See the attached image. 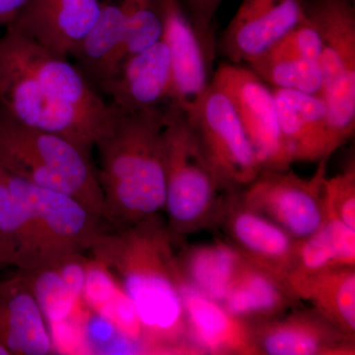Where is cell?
I'll list each match as a JSON object with an SVG mask.
<instances>
[{
    "instance_id": "e575fe53",
    "label": "cell",
    "mask_w": 355,
    "mask_h": 355,
    "mask_svg": "<svg viewBox=\"0 0 355 355\" xmlns=\"http://www.w3.org/2000/svg\"><path fill=\"white\" fill-rule=\"evenodd\" d=\"M99 1H106V0H99Z\"/></svg>"
},
{
    "instance_id": "484cf974",
    "label": "cell",
    "mask_w": 355,
    "mask_h": 355,
    "mask_svg": "<svg viewBox=\"0 0 355 355\" xmlns=\"http://www.w3.org/2000/svg\"><path fill=\"white\" fill-rule=\"evenodd\" d=\"M29 261V219L24 205L9 189L0 166V263L20 270Z\"/></svg>"
},
{
    "instance_id": "2e32d148",
    "label": "cell",
    "mask_w": 355,
    "mask_h": 355,
    "mask_svg": "<svg viewBox=\"0 0 355 355\" xmlns=\"http://www.w3.org/2000/svg\"><path fill=\"white\" fill-rule=\"evenodd\" d=\"M99 0H31L7 26L67 58L101 11ZM6 26V27H7Z\"/></svg>"
},
{
    "instance_id": "8d00e7d4",
    "label": "cell",
    "mask_w": 355,
    "mask_h": 355,
    "mask_svg": "<svg viewBox=\"0 0 355 355\" xmlns=\"http://www.w3.org/2000/svg\"><path fill=\"white\" fill-rule=\"evenodd\" d=\"M0 265H1V263H0Z\"/></svg>"
},
{
    "instance_id": "1f68e13d",
    "label": "cell",
    "mask_w": 355,
    "mask_h": 355,
    "mask_svg": "<svg viewBox=\"0 0 355 355\" xmlns=\"http://www.w3.org/2000/svg\"><path fill=\"white\" fill-rule=\"evenodd\" d=\"M284 50L299 57L319 62L322 53V42L315 26L304 15L297 24L277 43Z\"/></svg>"
},
{
    "instance_id": "7c38bea8",
    "label": "cell",
    "mask_w": 355,
    "mask_h": 355,
    "mask_svg": "<svg viewBox=\"0 0 355 355\" xmlns=\"http://www.w3.org/2000/svg\"><path fill=\"white\" fill-rule=\"evenodd\" d=\"M247 322L260 355L355 354V336L347 335L313 308Z\"/></svg>"
},
{
    "instance_id": "ffe728a7",
    "label": "cell",
    "mask_w": 355,
    "mask_h": 355,
    "mask_svg": "<svg viewBox=\"0 0 355 355\" xmlns=\"http://www.w3.org/2000/svg\"><path fill=\"white\" fill-rule=\"evenodd\" d=\"M125 40V13L120 0L103 2L97 19L70 57L96 89L119 67Z\"/></svg>"
},
{
    "instance_id": "5bb4252c",
    "label": "cell",
    "mask_w": 355,
    "mask_h": 355,
    "mask_svg": "<svg viewBox=\"0 0 355 355\" xmlns=\"http://www.w3.org/2000/svg\"><path fill=\"white\" fill-rule=\"evenodd\" d=\"M97 90L114 110L125 113L170 105L171 60L164 41L125 58Z\"/></svg>"
},
{
    "instance_id": "7a4b0ae2",
    "label": "cell",
    "mask_w": 355,
    "mask_h": 355,
    "mask_svg": "<svg viewBox=\"0 0 355 355\" xmlns=\"http://www.w3.org/2000/svg\"><path fill=\"white\" fill-rule=\"evenodd\" d=\"M175 244L160 214L111 228L89 251L120 280L137 308L151 354L200 355L184 311Z\"/></svg>"
},
{
    "instance_id": "30bf717a",
    "label": "cell",
    "mask_w": 355,
    "mask_h": 355,
    "mask_svg": "<svg viewBox=\"0 0 355 355\" xmlns=\"http://www.w3.org/2000/svg\"><path fill=\"white\" fill-rule=\"evenodd\" d=\"M210 83L232 103L261 170H291L293 161L280 132L272 88L250 67L231 62L219 65Z\"/></svg>"
},
{
    "instance_id": "8fae6325",
    "label": "cell",
    "mask_w": 355,
    "mask_h": 355,
    "mask_svg": "<svg viewBox=\"0 0 355 355\" xmlns=\"http://www.w3.org/2000/svg\"><path fill=\"white\" fill-rule=\"evenodd\" d=\"M238 193H228L216 228L225 233V239L245 260L291 289L289 279L297 263L301 240L243 205Z\"/></svg>"
},
{
    "instance_id": "d6a6232c",
    "label": "cell",
    "mask_w": 355,
    "mask_h": 355,
    "mask_svg": "<svg viewBox=\"0 0 355 355\" xmlns=\"http://www.w3.org/2000/svg\"><path fill=\"white\" fill-rule=\"evenodd\" d=\"M31 0H0V28L10 24Z\"/></svg>"
},
{
    "instance_id": "44dd1931",
    "label": "cell",
    "mask_w": 355,
    "mask_h": 355,
    "mask_svg": "<svg viewBox=\"0 0 355 355\" xmlns=\"http://www.w3.org/2000/svg\"><path fill=\"white\" fill-rule=\"evenodd\" d=\"M298 301L288 287L244 259L220 304L240 319L256 321L282 316Z\"/></svg>"
},
{
    "instance_id": "6da1fadb",
    "label": "cell",
    "mask_w": 355,
    "mask_h": 355,
    "mask_svg": "<svg viewBox=\"0 0 355 355\" xmlns=\"http://www.w3.org/2000/svg\"><path fill=\"white\" fill-rule=\"evenodd\" d=\"M0 106L28 127L91 153L114 110L67 58L10 26L0 37Z\"/></svg>"
},
{
    "instance_id": "4fadbf2b",
    "label": "cell",
    "mask_w": 355,
    "mask_h": 355,
    "mask_svg": "<svg viewBox=\"0 0 355 355\" xmlns=\"http://www.w3.org/2000/svg\"><path fill=\"white\" fill-rule=\"evenodd\" d=\"M306 0H243L217 41L231 64H249L297 24Z\"/></svg>"
},
{
    "instance_id": "ac0fdd59",
    "label": "cell",
    "mask_w": 355,
    "mask_h": 355,
    "mask_svg": "<svg viewBox=\"0 0 355 355\" xmlns=\"http://www.w3.org/2000/svg\"><path fill=\"white\" fill-rule=\"evenodd\" d=\"M182 295L191 340L202 354L260 355L247 321L202 295L184 279Z\"/></svg>"
},
{
    "instance_id": "3957f363",
    "label": "cell",
    "mask_w": 355,
    "mask_h": 355,
    "mask_svg": "<svg viewBox=\"0 0 355 355\" xmlns=\"http://www.w3.org/2000/svg\"><path fill=\"white\" fill-rule=\"evenodd\" d=\"M167 107L132 113L114 109L113 120L96 144L103 221L111 228L132 225L164 210Z\"/></svg>"
},
{
    "instance_id": "4dcf8cb0",
    "label": "cell",
    "mask_w": 355,
    "mask_h": 355,
    "mask_svg": "<svg viewBox=\"0 0 355 355\" xmlns=\"http://www.w3.org/2000/svg\"><path fill=\"white\" fill-rule=\"evenodd\" d=\"M85 304L83 303L72 316L46 324L55 354H86L81 324Z\"/></svg>"
},
{
    "instance_id": "ba28073f",
    "label": "cell",
    "mask_w": 355,
    "mask_h": 355,
    "mask_svg": "<svg viewBox=\"0 0 355 355\" xmlns=\"http://www.w3.org/2000/svg\"><path fill=\"white\" fill-rule=\"evenodd\" d=\"M327 162L328 159L320 161L309 179L289 170H261L251 183L239 190L240 200L292 237L305 239L327 219L324 200Z\"/></svg>"
},
{
    "instance_id": "83f0119b",
    "label": "cell",
    "mask_w": 355,
    "mask_h": 355,
    "mask_svg": "<svg viewBox=\"0 0 355 355\" xmlns=\"http://www.w3.org/2000/svg\"><path fill=\"white\" fill-rule=\"evenodd\" d=\"M120 2L125 13L121 62L161 41L164 26L158 0H120Z\"/></svg>"
},
{
    "instance_id": "d4e9b609",
    "label": "cell",
    "mask_w": 355,
    "mask_h": 355,
    "mask_svg": "<svg viewBox=\"0 0 355 355\" xmlns=\"http://www.w3.org/2000/svg\"><path fill=\"white\" fill-rule=\"evenodd\" d=\"M270 87L321 97L323 78L319 62L299 57L277 44L248 64Z\"/></svg>"
},
{
    "instance_id": "f1b7e54d",
    "label": "cell",
    "mask_w": 355,
    "mask_h": 355,
    "mask_svg": "<svg viewBox=\"0 0 355 355\" xmlns=\"http://www.w3.org/2000/svg\"><path fill=\"white\" fill-rule=\"evenodd\" d=\"M327 217L338 219L355 230V165L352 161L345 171L327 177L324 190Z\"/></svg>"
},
{
    "instance_id": "cb8c5ba5",
    "label": "cell",
    "mask_w": 355,
    "mask_h": 355,
    "mask_svg": "<svg viewBox=\"0 0 355 355\" xmlns=\"http://www.w3.org/2000/svg\"><path fill=\"white\" fill-rule=\"evenodd\" d=\"M345 266H355V230L327 217L316 232L301 240L289 286L292 291L293 286L312 275Z\"/></svg>"
},
{
    "instance_id": "52a82bcc",
    "label": "cell",
    "mask_w": 355,
    "mask_h": 355,
    "mask_svg": "<svg viewBox=\"0 0 355 355\" xmlns=\"http://www.w3.org/2000/svg\"><path fill=\"white\" fill-rule=\"evenodd\" d=\"M303 15L322 42L321 97L336 146L355 132V7L352 0H306Z\"/></svg>"
},
{
    "instance_id": "603a6c76",
    "label": "cell",
    "mask_w": 355,
    "mask_h": 355,
    "mask_svg": "<svg viewBox=\"0 0 355 355\" xmlns=\"http://www.w3.org/2000/svg\"><path fill=\"white\" fill-rule=\"evenodd\" d=\"M298 300H306L324 319L347 335L355 336V266L312 275L292 288Z\"/></svg>"
},
{
    "instance_id": "f546056e",
    "label": "cell",
    "mask_w": 355,
    "mask_h": 355,
    "mask_svg": "<svg viewBox=\"0 0 355 355\" xmlns=\"http://www.w3.org/2000/svg\"><path fill=\"white\" fill-rule=\"evenodd\" d=\"M123 289L120 280L108 266L97 259H89L81 296L86 307L99 313Z\"/></svg>"
},
{
    "instance_id": "e0dca14e",
    "label": "cell",
    "mask_w": 355,
    "mask_h": 355,
    "mask_svg": "<svg viewBox=\"0 0 355 355\" xmlns=\"http://www.w3.org/2000/svg\"><path fill=\"white\" fill-rule=\"evenodd\" d=\"M280 132L292 161L320 162L338 150L322 97L272 88Z\"/></svg>"
},
{
    "instance_id": "4316f807",
    "label": "cell",
    "mask_w": 355,
    "mask_h": 355,
    "mask_svg": "<svg viewBox=\"0 0 355 355\" xmlns=\"http://www.w3.org/2000/svg\"><path fill=\"white\" fill-rule=\"evenodd\" d=\"M20 272L31 287L46 324L67 319L83 306V299L65 284L55 266Z\"/></svg>"
},
{
    "instance_id": "d590c367",
    "label": "cell",
    "mask_w": 355,
    "mask_h": 355,
    "mask_svg": "<svg viewBox=\"0 0 355 355\" xmlns=\"http://www.w3.org/2000/svg\"><path fill=\"white\" fill-rule=\"evenodd\" d=\"M352 1H354V0H352Z\"/></svg>"
},
{
    "instance_id": "836d02e7",
    "label": "cell",
    "mask_w": 355,
    "mask_h": 355,
    "mask_svg": "<svg viewBox=\"0 0 355 355\" xmlns=\"http://www.w3.org/2000/svg\"><path fill=\"white\" fill-rule=\"evenodd\" d=\"M11 354L10 352L6 349V345L0 342V355H9Z\"/></svg>"
},
{
    "instance_id": "9a60e30c",
    "label": "cell",
    "mask_w": 355,
    "mask_h": 355,
    "mask_svg": "<svg viewBox=\"0 0 355 355\" xmlns=\"http://www.w3.org/2000/svg\"><path fill=\"white\" fill-rule=\"evenodd\" d=\"M162 13V40L169 51L172 69L170 105L190 114L210 83L211 70L182 0H158Z\"/></svg>"
},
{
    "instance_id": "8992f818",
    "label": "cell",
    "mask_w": 355,
    "mask_h": 355,
    "mask_svg": "<svg viewBox=\"0 0 355 355\" xmlns=\"http://www.w3.org/2000/svg\"><path fill=\"white\" fill-rule=\"evenodd\" d=\"M3 174L29 219V261L25 270L55 266L90 250L104 229L101 216L67 193L35 186L4 169Z\"/></svg>"
},
{
    "instance_id": "5b68a950",
    "label": "cell",
    "mask_w": 355,
    "mask_h": 355,
    "mask_svg": "<svg viewBox=\"0 0 355 355\" xmlns=\"http://www.w3.org/2000/svg\"><path fill=\"white\" fill-rule=\"evenodd\" d=\"M165 205L175 246L187 236L216 228L230 191L203 155L183 111L168 105L164 125Z\"/></svg>"
},
{
    "instance_id": "9c48e42d",
    "label": "cell",
    "mask_w": 355,
    "mask_h": 355,
    "mask_svg": "<svg viewBox=\"0 0 355 355\" xmlns=\"http://www.w3.org/2000/svg\"><path fill=\"white\" fill-rule=\"evenodd\" d=\"M203 155L229 191H238L258 176L260 163L232 103L209 83L197 108L186 114Z\"/></svg>"
},
{
    "instance_id": "277c9868",
    "label": "cell",
    "mask_w": 355,
    "mask_h": 355,
    "mask_svg": "<svg viewBox=\"0 0 355 355\" xmlns=\"http://www.w3.org/2000/svg\"><path fill=\"white\" fill-rule=\"evenodd\" d=\"M90 154L60 135L28 127L0 106V166L35 186L71 196L102 216L104 200Z\"/></svg>"
},
{
    "instance_id": "7402d4cb",
    "label": "cell",
    "mask_w": 355,
    "mask_h": 355,
    "mask_svg": "<svg viewBox=\"0 0 355 355\" xmlns=\"http://www.w3.org/2000/svg\"><path fill=\"white\" fill-rule=\"evenodd\" d=\"M177 257L184 282L219 303L225 298L244 261L226 239L184 248Z\"/></svg>"
},
{
    "instance_id": "d6986e66",
    "label": "cell",
    "mask_w": 355,
    "mask_h": 355,
    "mask_svg": "<svg viewBox=\"0 0 355 355\" xmlns=\"http://www.w3.org/2000/svg\"><path fill=\"white\" fill-rule=\"evenodd\" d=\"M0 342L11 354H53L48 324L23 275L0 282Z\"/></svg>"
}]
</instances>
